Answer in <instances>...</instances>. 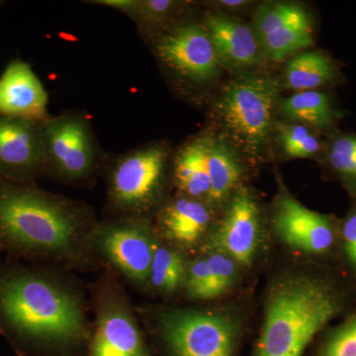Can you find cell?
Segmentation results:
<instances>
[{
	"mask_svg": "<svg viewBox=\"0 0 356 356\" xmlns=\"http://www.w3.org/2000/svg\"><path fill=\"white\" fill-rule=\"evenodd\" d=\"M76 293L46 273L0 266V332L26 343H69L86 334Z\"/></svg>",
	"mask_w": 356,
	"mask_h": 356,
	"instance_id": "6da1fadb",
	"label": "cell"
},
{
	"mask_svg": "<svg viewBox=\"0 0 356 356\" xmlns=\"http://www.w3.org/2000/svg\"><path fill=\"white\" fill-rule=\"evenodd\" d=\"M84 219L72 204L0 177V252L28 259L70 257Z\"/></svg>",
	"mask_w": 356,
	"mask_h": 356,
	"instance_id": "7a4b0ae2",
	"label": "cell"
},
{
	"mask_svg": "<svg viewBox=\"0 0 356 356\" xmlns=\"http://www.w3.org/2000/svg\"><path fill=\"white\" fill-rule=\"evenodd\" d=\"M341 296L327 281L294 275L276 283L267 298L257 356H302L315 334L336 317Z\"/></svg>",
	"mask_w": 356,
	"mask_h": 356,
	"instance_id": "3957f363",
	"label": "cell"
},
{
	"mask_svg": "<svg viewBox=\"0 0 356 356\" xmlns=\"http://www.w3.org/2000/svg\"><path fill=\"white\" fill-rule=\"evenodd\" d=\"M280 83L268 74H245L226 84L214 106L227 142L248 154L266 149Z\"/></svg>",
	"mask_w": 356,
	"mask_h": 356,
	"instance_id": "277c9868",
	"label": "cell"
},
{
	"mask_svg": "<svg viewBox=\"0 0 356 356\" xmlns=\"http://www.w3.org/2000/svg\"><path fill=\"white\" fill-rule=\"evenodd\" d=\"M163 337L175 356H233L236 329L226 316L172 311L161 318Z\"/></svg>",
	"mask_w": 356,
	"mask_h": 356,
	"instance_id": "5b68a950",
	"label": "cell"
},
{
	"mask_svg": "<svg viewBox=\"0 0 356 356\" xmlns=\"http://www.w3.org/2000/svg\"><path fill=\"white\" fill-rule=\"evenodd\" d=\"M168 153L152 145L122 156L112 170L110 197L126 211H142L158 197L165 177Z\"/></svg>",
	"mask_w": 356,
	"mask_h": 356,
	"instance_id": "8992f818",
	"label": "cell"
},
{
	"mask_svg": "<svg viewBox=\"0 0 356 356\" xmlns=\"http://www.w3.org/2000/svg\"><path fill=\"white\" fill-rule=\"evenodd\" d=\"M46 165L69 179L88 177L95 163V146L88 122L63 115L42 122Z\"/></svg>",
	"mask_w": 356,
	"mask_h": 356,
	"instance_id": "52a82bcc",
	"label": "cell"
},
{
	"mask_svg": "<svg viewBox=\"0 0 356 356\" xmlns=\"http://www.w3.org/2000/svg\"><path fill=\"white\" fill-rule=\"evenodd\" d=\"M254 33L261 51L274 62L313 44V21L303 7L274 2L259 7L255 13Z\"/></svg>",
	"mask_w": 356,
	"mask_h": 356,
	"instance_id": "ba28073f",
	"label": "cell"
},
{
	"mask_svg": "<svg viewBox=\"0 0 356 356\" xmlns=\"http://www.w3.org/2000/svg\"><path fill=\"white\" fill-rule=\"evenodd\" d=\"M159 58L179 76L203 83L217 76L220 60L206 28L180 26L161 35L156 42Z\"/></svg>",
	"mask_w": 356,
	"mask_h": 356,
	"instance_id": "9c48e42d",
	"label": "cell"
},
{
	"mask_svg": "<svg viewBox=\"0 0 356 356\" xmlns=\"http://www.w3.org/2000/svg\"><path fill=\"white\" fill-rule=\"evenodd\" d=\"M42 122L0 115V177L28 184L46 165Z\"/></svg>",
	"mask_w": 356,
	"mask_h": 356,
	"instance_id": "30bf717a",
	"label": "cell"
},
{
	"mask_svg": "<svg viewBox=\"0 0 356 356\" xmlns=\"http://www.w3.org/2000/svg\"><path fill=\"white\" fill-rule=\"evenodd\" d=\"M259 232V204L248 189H240L215 231L211 247L242 266H250L257 252Z\"/></svg>",
	"mask_w": 356,
	"mask_h": 356,
	"instance_id": "8fae6325",
	"label": "cell"
},
{
	"mask_svg": "<svg viewBox=\"0 0 356 356\" xmlns=\"http://www.w3.org/2000/svg\"><path fill=\"white\" fill-rule=\"evenodd\" d=\"M98 245L130 280L149 281L156 243L149 227L140 221L111 225L97 235Z\"/></svg>",
	"mask_w": 356,
	"mask_h": 356,
	"instance_id": "7c38bea8",
	"label": "cell"
},
{
	"mask_svg": "<svg viewBox=\"0 0 356 356\" xmlns=\"http://www.w3.org/2000/svg\"><path fill=\"white\" fill-rule=\"evenodd\" d=\"M273 222L281 240L295 250L308 254H324L334 243L331 220L308 209L290 194L281 195Z\"/></svg>",
	"mask_w": 356,
	"mask_h": 356,
	"instance_id": "4fadbf2b",
	"label": "cell"
},
{
	"mask_svg": "<svg viewBox=\"0 0 356 356\" xmlns=\"http://www.w3.org/2000/svg\"><path fill=\"white\" fill-rule=\"evenodd\" d=\"M48 95L31 65L13 60L0 76V115L44 122Z\"/></svg>",
	"mask_w": 356,
	"mask_h": 356,
	"instance_id": "5bb4252c",
	"label": "cell"
},
{
	"mask_svg": "<svg viewBox=\"0 0 356 356\" xmlns=\"http://www.w3.org/2000/svg\"><path fill=\"white\" fill-rule=\"evenodd\" d=\"M91 356H146L139 329L122 302L110 301L102 307Z\"/></svg>",
	"mask_w": 356,
	"mask_h": 356,
	"instance_id": "9a60e30c",
	"label": "cell"
},
{
	"mask_svg": "<svg viewBox=\"0 0 356 356\" xmlns=\"http://www.w3.org/2000/svg\"><path fill=\"white\" fill-rule=\"evenodd\" d=\"M206 27L220 63L229 67H247L259 62L261 44L250 26L226 16L209 15Z\"/></svg>",
	"mask_w": 356,
	"mask_h": 356,
	"instance_id": "2e32d148",
	"label": "cell"
},
{
	"mask_svg": "<svg viewBox=\"0 0 356 356\" xmlns=\"http://www.w3.org/2000/svg\"><path fill=\"white\" fill-rule=\"evenodd\" d=\"M209 208L197 199L178 198L159 215V225L166 238L181 245L197 243L210 226Z\"/></svg>",
	"mask_w": 356,
	"mask_h": 356,
	"instance_id": "e0dca14e",
	"label": "cell"
},
{
	"mask_svg": "<svg viewBox=\"0 0 356 356\" xmlns=\"http://www.w3.org/2000/svg\"><path fill=\"white\" fill-rule=\"evenodd\" d=\"M205 158L210 181L209 201L222 202L240 181L242 165L233 147L220 138L205 137Z\"/></svg>",
	"mask_w": 356,
	"mask_h": 356,
	"instance_id": "ac0fdd59",
	"label": "cell"
},
{
	"mask_svg": "<svg viewBox=\"0 0 356 356\" xmlns=\"http://www.w3.org/2000/svg\"><path fill=\"white\" fill-rule=\"evenodd\" d=\"M175 177L178 186L191 198L209 200L205 137L192 140L178 152L175 161Z\"/></svg>",
	"mask_w": 356,
	"mask_h": 356,
	"instance_id": "d6986e66",
	"label": "cell"
},
{
	"mask_svg": "<svg viewBox=\"0 0 356 356\" xmlns=\"http://www.w3.org/2000/svg\"><path fill=\"white\" fill-rule=\"evenodd\" d=\"M337 77V67L324 54L311 51L293 58L285 69L284 86L292 90H317Z\"/></svg>",
	"mask_w": 356,
	"mask_h": 356,
	"instance_id": "ffe728a7",
	"label": "cell"
},
{
	"mask_svg": "<svg viewBox=\"0 0 356 356\" xmlns=\"http://www.w3.org/2000/svg\"><path fill=\"white\" fill-rule=\"evenodd\" d=\"M280 109L287 118L318 129L332 127L337 116L331 98L318 90L296 92L281 102Z\"/></svg>",
	"mask_w": 356,
	"mask_h": 356,
	"instance_id": "44dd1931",
	"label": "cell"
},
{
	"mask_svg": "<svg viewBox=\"0 0 356 356\" xmlns=\"http://www.w3.org/2000/svg\"><path fill=\"white\" fill-rule=\"evenodd\" d=\"M187 269L181 254L172 248H154L149 271V282L159 291L172 293L185 283Z\"/></svg>",
	"mask_w": 356,
	"mask_h": 356,
	"instance_id": "7402d4cb",
	"label": "cell"
},
{
	"mask_svg": "<svg viewBox=\"0 0 356 356\" xmlns=\"http://www.w3.org/2000/svg\"><path fill=\"white\" fill-rule=\"evenodd\" d=\"M283 151L293 159L310 158L320 151L321 143L306 126L287 125L280 128Z\"/></svg>",
	"mask_w": 356,
	"mask_h": 356,
	"instance_id": "603a6c76",
	"label": "cell"
},
{
	"mask_svg": "<svg viewBox=\"0 0 356 356\" xmlns=\"http://www.w3.org/2000/svg\"><path fill=\"white\" fill-rule=\"evenodd\" d=\"M327 163L344 179L356 184V136L341 135L327 149Z\"/></svg>",
	"mask_w": 356,
	"mask_h": 356,
	"instance_id": "cb8c5ba5",
	"label": "cell"
},
{
	"mask_svg": "<svg viewBox=\"0 0 356 356\" xmlns=\"http://www.w3.org/2000/svg\"><path fill=\"white\" fill-rule=\"evenodd\" d=\"M181 6L172 0H133L128 15L143 25H156L175 16Z\"/></svg>",
	"mask_w": 356,
	"mask_h": 356,
	"instance_id": "d4e9b609",
	"label": "cell"
},
{
	"mask_svg": "<svg viewBox=\"0 0 356 356\" xmlns=\"http://www.w3.org/2000/svg\"><path fill=\"white\" fill-rule=\"evenodd\" d=\"M209 266L208 299L216 298L228 291L236 277V264L233 259L221 252H215L207 259Z\"/></svg>",
	"mask_w": 356,
	"mask_h": 356,
	"instance_id": "484cf974",
	"label": "cell"
},
{
	"mask_svg": "<svg viewBox=\"0 0 356 356\" xmlns=\"http://www.w3.org/2000/svg\"><path fill=\"white\" fill-rule=\"evenodd\" d=\"M323 356H356V317L334 332Z\"/></svg>",
	"mask_w": 356,
	"mask_h": 356,
	"instance_id": "4316f807",
	"label": "cell"
},
{
	"mask_svg": "<svg viewBox=\"0 0 356 356\" xmlns=\"http://www.w3.org/2000/svg\"><path fill=\"white\" fill-rule=\"evenodd\" d=\"M209 275L207 259H199L192 262L187 269L185 280L188 296L194 299L207 300Z\"/></svg>",
	"mask_w": 356,
	"mask_h": 356,
	"instance_id": "83f0119b",
	"label": "cell"
},
{
	"mask_svg": "<svg viewBox=\"0 0 356 356\" xmlns=\"http://www.w3.org/2000/svg\"><path fill=\"white\" fill-rule=\"evenodd\" d=\"M344 250L351 264L356 267V210L351 212L343 225Z\"/></svg>",
	"mask_w": 356,
	"mask_h": 356,
	"instance_id": "f1b7e54d",
	"label": "cell"
},
{
	"mask_svg": "<svg viewBox=\"0 0 356 356\" xmlns=\"http://www.w3.org/2000/svg\"><path fill=\"white\" fill-rule=\"evenodd\" d=\"M248 2L243 0H222L220 1V6L227 7V8H240V7L247 6Z\"/></svg>",
	"mask_w": 356,
	"mask_h": 356,
	"instance_id": "f546056e",
	"label": "cell"
},
{
	"mask_svg": "<svg viewBox=\"0 0 356 356\" xmlns=\"http://www.w3.org/2000/svg\"><path fill=\"white\" fill-rule=\"evenodd\" d=\"M1 3H2V2H1V1H0V4H1Z\"/></svg>",
	"mask_w": 356,
	"mask_h": 356,
	"instance_id": "4dcf8cb0",
	"label": "cell"
}]
</instances>
